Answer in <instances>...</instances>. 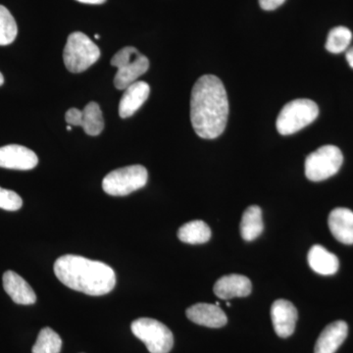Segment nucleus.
Wrapping results in <instances>:
<instances>
[{
	"label": "nucleus",
	"mask_w": 353,
	"mask_h": 353,
	"mask_svg": "<svg viewBox=\"0 0 353 353\" xmlns=\"http://www.w3.org/2000/svg\"><path fill=\"white\" fill-rule=\"evenodd\" d=\"M22 205L23 201L19 194L13 190L2 189L0 187V208L7 211H17Z\"/></svg>",
	"instance_id": "obj_24"
},
{
	"label": "nucleus",
	"mask_w": 353,
	"mask_h": 353,
	"mask_svg": "<svg viewBox=\"0 0 353 353\" xmlns=\"http://www.w3.org/2000/svg\"><path fill=\"white\" fill-rule=\"evenodd\" d=\"M308 263L313 271L324 276L334 275L340 267L338 257L319 245H313L309 250Z\"/></svg>",
	"instance_id": "obj_18"
},
{
	"label": "nucleus",
	"mask_w": 353,
	"mask_h": 353,
	"mask_svg": "<svg viewBox=\"0 0 353 353\" xmlns=\"http://www.w3.org/2000/svg\"><path fill=\"white\" fill-rule=\"evenodd\" d=\"M179 240L190 245L208 243L211 238V230L205 222L194 220L183 225L178 231Z\"/></svg>",
	"instance_id": "obj_20"
},
{
	"label": "nucleus",
	"mask_w": 353,
	"mask_h": 353,
	"mask_svg": "<svg viewBox=\"0 0 353 353\" xmlns=\"http://www.w3.org/2000/svg\"><path fill=\"white\" fill-rule=\"evenodd\" d=\"M62 350V340L59 334L52 329H41L36 343L32 348V353H60Z\"/></svg>",
	"instance_id": "obj_21"
},
{
	"label": "nucleus",
	"mask_w": 353,
	"mask_h": 353,
	"mask_svg": "<svg viewBox=\"0 0 353 353\" xmlns=\"http://www.w3.org/2000/svg\"><path fill=\"white\" fill-rule=\"evenodd\" d=\"M67 130H68V131H71L72 127L71 126H67Z\"/></svg>",
	"instance_id": "obj_29"
},
{
	"label": "nucleus",
	"mask_w": 353,
	"mask_h": 353,
	"mask_svg": "<svg viewBox=\"0 0 353 353\" xmlns=\"http://www.w3.org/2000/svg\"><path fill=\"white\" fill-rule=\"evenodd\" d=\"M18 27L10 11L0 6V46H8L15 41Z\"/></svg>",
	"instance_id": "obj_23"
},
{
	"label": "nucleus",
	"mask_w": 353,
	"mask_h": 353,
	"mask_svg": "<svg viewBox=\"0 0 353 353\" xmlns=\"http://www.w3.org/2000/svg\"><path fill=\"white\" fill-rule=\"evenodd\" d=\"M2 281L4 290L14 303L21 305H31L36 303L37 296L34 290L15 272L6 271Z\"/></svg>",
	"instance_id": "obj_14"
},
{
	"label": "nucleus",
	"mask_w": 353,
	"mask_h": 353,
	"mask_svg": "<svg viewBox=\"0 0 353 353\" xmlns=\"http://www.w3.org/2000/svg\"><path fill=\"white\" fill-rule=\"evenodd\" d=\"M95 39H99V34H95Z\"/></svg>",
	"instance_id": "obj_30"
},
{
	"label": "nucleus",
	"mask_w": 353,
	"mask_h": 353,
	"mask_svg": "<svg viewBox=\"0 0 353 353\" xmlns=\"http://www.w3.org/2000/svg\"><path fill=\"white\" fill-rule=\"evenodd\" d=\"M124 90L119 104V115L123 119L131 117L143 106L150 97V87L148 83L141 81L132 83Z\"/></svg>",
	"instance_id": "obj_15"
},
{
	"label": "nucleus",
	"mask_w": 353,
	"mask_h": 353,
	"mask_svg": "<svg viewBox=\"0 0 353 353\" xmlns=\"http://www.w3.org/2000/svg\"><path fill=\"white\" fill-rule=\"evenodd\" d=\"M148 180L145 167L131 165L110 172L102 182V189L109 196H125L145 187Z\"/></svg>",
	"instance_id": "obj_6"
},
{
	"label": "nucleus",
	"mask_w": 353,
	"mask_h": 353,
	"mask_svg": "<svg viewBox=\"0 0 353 353\" xmlns=\"http://www.w3.org/2000/svg\"><path fill=\"white\" fill-rule=\"evenodd\" d=\"M111 65L118 69L114 85L118 90H123L148 72L150 60L134 46H126L114 55Z\"/></svg>",
	"instance_id": "obj_4"
},
{
	"label": "nucleus",
	"mask_w": 353,
	"mask_h": 353,
	"mask_svg": "<svg viewBox=\"0 0 353 353\" xmlns=\"http://www.w3.org/2000/svg\"><path fill=\"white\" fill-rule=\"evenodd\" d=\"M131 329L150 353H169L173 348V334L168 327L157 320L139 318L132 323Z\"/></svg>",
	"instance_id": "obj_7"
},
{
	"label": "nucleus",
	"mask_w": 353,
	"mask_h": 353,
	"mask_svg": "<svg viewBox=\"0 0 353 353\" xmlns=\"http://www.w3.org/2000/svg\"><path fill=\"white\" fill-rule=\"evenodd\" d=\"M348 327L345 321L331 323L323 330L316 341L314 353H334L347 339Z\"/></svg>",
	"instance_id": "obj_16"
},
{
	"label": "nucleus",
	"mask_w": 353,
	"mask_h": 353,
	"mask_svg": "<svg viewBox=\"0 0 353 353\" xmlns=\"http://www.w3.org/2000/svg\"><path fill=\"white\" fill-rule=\"evenodd\" d=\"M352 34L347 28L340 27L334 28L330 31L328 38L326 41V50L329 52L338 54L347 50L348 46L352 43Z\"/></svg>",
	"instance_id": "obj_22"
},
{
	"label": "nucleus",
	"mask_w": 353,
	"mask_h": 353,
	"mask_svg": "<svg viewBox=\"0 0 353 353\" xmlns=\"http://www.w3.org/2000/svg\"><path fill=\"white\" fill-rule=\"evenodd\" d=\"M263 229L261 208L257 205L246 208L241 222V234L243 240L254 241L262 234Z\"/></svg>",
	"instance_id": "obj_19"
},
{
	"label": "nucleus",
	"mask_w": 353,
	"mask_h": 353,
	"mask_svg": "<svg viewBox=\"0 0 353 353\" xmlns=\"http://www.w3.org/2000/svg\"><path fill=\"white\" fill-rule=\"evenodd\" d=\"M4 83V77L2 75L1 73H0V85H3Z\"/></svg>",
	"instance_id": "obj_28"
},
{
	"label": "nucleus",
	"mask_w": 353,
	"mask_h": 353,
	"mask_svg": "<svg viewBox=\"0 0 353 353\" xmlns=\"http://www.w3.org/2000/svg\"><path fill=\"white\" fill-rule=\"evenodd\" d=\"M65 119L70 126L82 127L88 136H99L104 129L101 106L92 101L81 111L71 108L65 114Z\"/></svg>",
	"instance_id": "obj_9"
},
{
	"label": "nucleus",
	"mask_w": 353,
	"mask_h": 353,
	"mask_svg": "<svg viewBox=\"0 0 353 353\" xmlns=\"http://www.w3.org/2000/svg\"><path fill=\"white\" fill-rule=\"evenodd\" d=\"M345 58H347V63L350 65V68L353 69V46L352 48H347Z\"/></svg>",
	"instance_id": "obj_26"
},
{
	"label": "nucleus",
	"mask_w": 353,
	"mask_h": 353,
	"mask_svg": "<svg viewBox=\"0 0 353 353\" xmlns=\"http://www.w3.org/2000/svg\"><path fill=\"white\" fill-rule=\"evenodd\" d=\"M285 1V0H259V4L264 10L272 11L282 6Z\"/></svg>",
	"instance_id": "obj_25"
},
{
	"label": "nucleus",
	"mask_w": 353,
	"mask_h": 353,
	"mask_svg": "<svg viewBox=\"0 0 353 353\" xmlns=\"http://www.w3.org/2000/svg\"><path fill=\"white\" fill-rule=\"evenodd\" d=\"M228 116L229 101L222 81L213 75L201 77L190 97V121L197 136L218 138L226 129Z\"/></svg>",
	"instance_id": "obj_1"
},
{
	"label": "nucleus",
	"mask_w": 353,
	"mask_h": 353,
	"mask_svg": "<svg viewBox=\"0 0 353 353\" xmlns=\"http://www.w3.org/2000/svg\"><path fill=\"white\" fill-rule=\"evenodd\" d=\"M77 1L85 4H103L106 0H77Z\"/></svg>",
	"instance_id": "obj_27"
},
{
	"label": "nucleus",
	"mask_w": 353,
	"mask_h": 353,
	"mask_svg": "<svg viewBox=\"0 0 353 353\" xmlns=\"http://www.w3.org/2000/svg\"><path fill=\"white\" fill-rule=\"evenodd\" d=\"M101 57L99 46L87 34L72 32L63 51L65 66L72 73H82Z\"/></svg>",
	"instance_id": "obj_3"
},
{
	"label": "nucleus",
	"mask_w": 353,
	"mask_h": 353,
	"mask_svg": "<svg viewBox=\"0 0 353 353\" xmlns=\"http://www.w3.org/2000/svg\"><path fill=\"white\" fill-rule=\"evenodd\" d=\"M271 318L276 334L285 339L294 334L299 314L296 306L290 301L278 299L272 305Z\"/></svg>",
	"instance_id": "obj_11"
},
{
	"label": "nucleus",
	"mask_w": 353,
	"mask_h": 353,
	"mask_svg": "<svg viewBox=\"0 0 353 353\" xmlns=\"http://www.w3.org/2000/svg\"><path fill=\"white\" fill-rule=\"evenodd\" d=\"M343 162L340 148L324 145L310 153L305 159V176L312 182H321L336 175Z\"/></svg>",
	"instance_id": "obj_8"
},
{
	"label": "nucleus",
	"mask_w": 353,
	"mask_h": 353,
	"mask_svg": "<svg viewBox=\"0 0 353 353\" xmlns=\"http://www.w3.org/2000/svg\"><path fill=\"white\" fill-rule=\"evenodd\" d=\"M252 290L250 279L239 274L223 276L214 285V294L224 301L250 296Z\"/></svg>",
	"instance_id": "obj_13"
},
{
	"label": "nucleus",
	"mask_w": 353,
	"mask_h": 353,
	"mask_svg": "<svg viewBox=\"0 0 353 353\" xmlns=\"http://www.w3.org/2000/svg\"><path fill=\"white\" fill-rule=\"evenodd\" d=\"M190 321L208 328H221L227 324V316L216 304L197 303L187 309Z\"/></svg>",
	"instance_id": "obj_12"
},
{
	"label": "nucleus",
	"mask_w": 353,
	"mask_h": 353,
	"mask_svg": "<svg viewBox=\"0 0 353 353\" xmlns=\"http://www.w3.org/2000/svg\"><path fill=\"white\" fill-rule=\"evenodd\" d=\"M39 163L36 153L23 145L0 148V167L13 170H32Z\"/></svg>",
	"instance_id": "obj_10"
},
{
	"label": "nucleus",
	"mask_w": 353,
	"mask_h": 353,
	"mask_svg": "<svg viewBox=\"0 0 353 353\" xmlns=\"http://www.w3.org/2000/svg\"><path fill=\"white\" fill-rule=\"evenodd\" d=\"M54 273L62 284L88 296H104L116 285L115 272L109 265L79 255L59 257L54 263Z\"/></svg>",
	"instance_id": "obj_2"
},
{
	"label": "nucleus",
	"mask_w": 353,
	"mask_h": 353,
	"mask_svg": "<svg viewBox=\"0 0 353 353\" xmlns=\"http://www.w3.org/2000/svg\"><path fill=\"white\" fill-rule=\"evenodd\" d=\"M330 231L336 241L353 245V212L347 208H336L330 213Z\"/></svg>",
	"instance_id": "obj_17"
},
{
	"label": "nucleus",
	"mask_w": 353,
	"mask_h": 353,
	"mask_svg": "<svg viewBox=\"0 0 353 353\" xmlns=\"http://www.w3.org/2000/svg\"><path fill=\"white\" fill-rule=\"evenodd\" d=\"M319 108L310 99H296L285 104L276 122L278 132L283 136L296 134L316 120Z\"/></svg>",
	"instance_id": "obj_5"
}]
</instances>
